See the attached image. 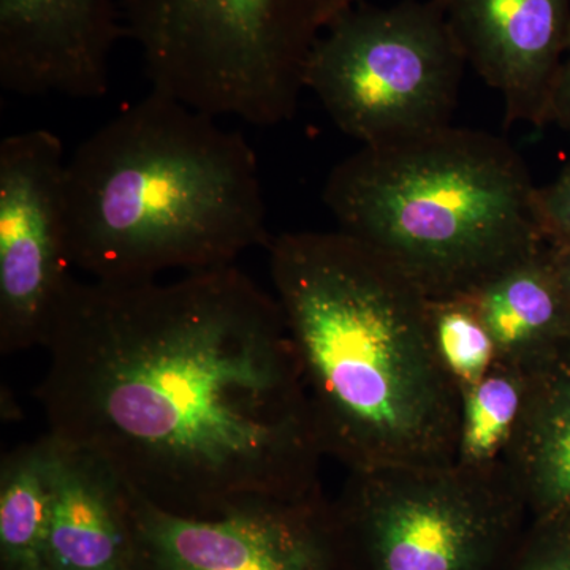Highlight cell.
Returning <instances> with one entry per match:
<instances>
[{
  "label": "cell",
  "instance_id": "6da1fadb",
  "mask_svg": "<svg viewBox=\"0 0 570 570\" xmlns=\"http://www.w3.org/2000/svg\"><path fill=\"white\" fill-rule=\"evenodd\" d=\"M43 347L48 433L157 508L212 517L321 489L283 311L235 265L171 283L75 279Z\"/></svg>",
  "mask_w": 570,
  "mask_h": 570
},
{
  "label": "cell",
  "instance_id": "7a4b0ae2",
  "mask_svg": "<svg viewBox=\"0 0 570 570\" xmlns=\"http://www.w3.org/2000/svg\"><path fill=\"white\" fill-rule=\"evenodd\" d=\"M269 273L324 456L348 472L455 464L461 392L425 292L341 230L277 236Z\"/></svg>",
  "mask_w": 570,
  "mask_h": 570
},
{
  "label": "cell",
  "instance_id": "3957f363",
  "mask_svg": "<svg viewBox=\"0 0 570 570\" xmlns=\"http://www.w3.org/2000/svg\"><path fill=\"white\" fill-rule=\"evenodd\" d=\"M66 193L71 261L96 281L235 265L272 243L246 138L156 91L78 146Z\"/></svg>",
  "mask_w": 570,
  "mask_h": 570
},
{
  "label": "cell",
  "instance_id": "277c9868",
  "mask_svg": "<svg viewBox=\"0 0 570 570\" xmlns=\"http://www.w3.org/2000/svg\"><path fill=\"white\" fill-rule=\"evenodd\" d=\"M527 164L493 134L444 127L362 146L333 168L324 204L428 298L469 295L547 245Z\"/></svg>",
  "mask_w": 570,
  "mask_h": 570
},
{
  "label": "cell",
  "instance_id": "5b68a950",
  "mask_svg": "<svg viewBox=\"0 0 570 570\" xmlns=\"http://www.w3.org/2000/svg\"><path fill=\"white\" fill-rule=\"evenodd\" d=\"M365 0H119L151 91L214 118H294L311 52Z\"/></svg>",
  "mask_w": 570,
  "mask_h": 570
},
{
  "label": "cell",
  "instance_id": "8992f818",
  "mask_svg": "<svg viewBox=\"0 0 570 570\" xmlns=\"http://www.w3.org/2000/svg\"><path fill=\"white\" fill-rule=\"evenodd\" d=\"M464 66L436 0L363 2L317 41L305 86L341 132L382 146L452 126Z\"/></svg>",
  "mask_w": 570,
  "mask_h": 570
},
{
  "label": "cell",
  "instance_id": "52a82bcc",
  "mask_svg": "<svg viewBox=\"0 0 570 570\" xmlns=\"http://www.w3.org/2000/svg\"><path fill=\"white\" fill-rule=\"evenodd\" d=\"M527 510L505 469L351 472L336 508L366 570H491Z\"/></svg>",
  "mask_w": 570,
  "mask_h": 570
},
{
  "label": "cell",
  "instance_id": "ba28073f",
  "mask_svg": "<svg viewBox=\"0 0 570 570\" xmlns=\"http://www.w3.org/2000/svg\"><path fill=\"white\" fill-rule=\"evenodd\" d=\"M126 570H343L340 520L321 489L219 515L170 512L127 490Z\"/></svg>",
  "mask_w": 570,
  "mask_h": 570
},
{
  "label": "cell",
  "instance_id": "9c48e42d",
  "mask_svg": "<svg viewBox=\"0 0 570 570\" xmlns=\"http://www.w3.org/2000/svg\"><path fill=\"white\" fill-rule=\"evenodd\" d=\"M67 157L47 129L0 142V351L45 346L73 283Z\"/></svg>",
  "mask_w": 570,
  "mask_h": 570
},
{
  "label": "cell",
  "instance_id": "30bf717a",
  "mask_svg": "<svg viewBox=\"0 0 570 570\" xmlns=\"http://www.w3.org/2000/svg\"><path fill=\"white\" fill-rule=\"evenodd\" d=\"M464 61L498 91L505 119L549 124L570 40V0H436Z\"/></svg>",
  "mask_w": 570,
  "mask_h": 570
},
{
  "label": "cell",
  "instance_id": "8fae6325",
  "mask_svg": "<svg viewBox=\"0 0 570 570\" xmlns=\"http://www.w3.org/2000/svg\"><path fill=\"white\" fill-rule=\"evenodd\" d=\"M119 32L118 0H0V85L17 96L99 99Z\"/></svg>",
  "mask_w": 570,
  "mask_h": 570
},
{
  "label": "cell",
  "instance_id": "7c38bea8",
  "mask_svg": "<svg viewBox=\"0 0 570 570\" xmlns=\"http://www.w3.org/2000/svg\"><path fill=\"white\" fill-rule=\"evenodd\" d=\"M47 434L51 482L47 570H126V487L85 450Z\"/></svg>",
  "mask_w": 570,
  "mask_h": 570
},
{
  "label": "cell",
  "instance_id": "4fadbf2b",
  "mask_svg": "<svg viewBox=\"0 0 570 570\" xmlns=\"http://www.w3.org/2000/svg\"><path fill=\"white\" fill-rule=\"evenodd\" d=\"M468 296L493 340L497 362L532 373L570 352V299L550 245Z\"/></svg>",
  "mask_w": 570,
  "mask_h": 570
},
{
  "label": "cell",
  "instance_id": "5bb4252c",
  "mask_svg": "<svg viewBox=\"0 0 570 570\" xmlns=\"http://www.w3.org/2000/svg\"><path fill=\"white\" fill-rule=\"evenodd\" d=\"M505 471L539 520L570 515V352L530 373Z\"/></svg>",
  "mask_w": 570,
  "mask_h": 570
},
{
  "label": "cell",
  "instance_id": "9a60e30c",
  "mask_svg": "<svg viewBox=\"0 0 570 570\" xmlns=\"http://www.w3.org/2000/svg\"><path fill=\"white\" fill-rule=\"evenodd\" d=\"M50 438L11 450L0 466V558L3 570H47Z\"/></svg>",
  "mask_w": 570,
  "mask_h": 570
},
{
  "label": "cell",
  "instance_id": "2e32d148",
  "mask_svg": "<svg viewBox=\"0 0 570 570\" xmlns=\"http://www.w3.org/2000/svg\"><path fill=\"white\" fill-rule=\"evenodd\" d=\"M530 373L494 362L475 384L461 389V419L455 464L475 471L505 469L519 428Z\"/></svg>",
  "mask_w": 570,
  "mask_h": 570
},
{
  "label": "cell",
  "instance_id": "e0dca14e",
  "mask_svg": "<svg viewBox=\"0 0 570 570\" xmlns=\"http://www.w3.org/2000/svg\"><path fill=\"white\" fill-rule=\"evenodd\" d=\"M430 326L439 358L460 392L497 362L493 340L468 295L430 298Z\"/></svg>",
  "mask_w": 570,
  "mask_h": 570
},
{
  "label": "cell",
  "instance_id": "ac0fdd59",
  "mask_svg": "<svg viewBox=\"0 0 570 570\" xmlns=\"http://www.w3.org/2000/svg\"><path fill=\"white\" fill-rule=\"evenodd\" d=\"M535 219L547 245L570 247V164L534 195Z\"/></svg>",
  "mask_w": 570,
  "mask_h": 570
},
{
  "label": "cell",
  "instance_id": "d6986e66",
  "mask_svg": "<svg viewBox=\"0 0 570 570\" xmlns=\"http://www.w3.org/2000/svg\"><path fill=\"white\" fill-rule=\"evenodd\" d=\"M558 519L540 520L538 535L513 570H570V530Z\"/></svg>",
  "mask_w": 570,
  "mask_h": 570
},
{
  "label": "cell",
  "instance_id": "ffe728a7",
  "mask_svg": "<svg viewBox=\"0 0 570 570\" xmlns=\"http://www.w3.org/2000/svg\"><path fill=\"white\" fill-rule=\"evenodd\" d=\"M549 122L557 124L570 135V40L551 92Z\"/></svg>",
  "mask_w": 570,
  "mask_h": 570
},
{
  "label": "cell",
  "instance_id": "44dd1931",
  "mask_svg": "<svg viewBox=\"0 0 570 570\" xmlns=\"http://www.w3.org/2000/svg\"><path fill=\"white\" fill-rule=\"evenodd\" d=\"M554 262H557L558 272H560L562 285L570 299V247H553Z\"/></svg>",
  "mask_w": 570,
  "mask_h": 570
}]
</instances>
